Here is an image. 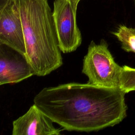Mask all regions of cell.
<instances>
[{
  "label": "cell",
  "mask_w": 135,
  "mask_h": 135,
  "mask_svg": "<svg viewBox=\"0 0 135 135\" xmlns=\"http://www.w3.org/2000/svg\"><path fill=\"white\" fill-rule=\"evenodd\" d=\"M15 1L22 22L26 59L35 75H47L63 64L53 12L47 0Z\"/></svg>",
  "instance_id": "cell-2"
},
{
  "label": "cell",
  "mask_w": 135,
  "mask_h": 135,
  "mask_svg": "<svg viewBox=\"0 0 135 135\" xmlns=\"http://www.w3.org/2000/svg\"><path fill=\"white\" fill-rule=\"evenodd\" d=\"M0 44L23 55L26 49L20 12L15 0H6L0 9Z\"/></svg>",
  "instance_id": "cell-5"
},
{
  "label": "cell",
  "mask_w": 135,
  "mask_h": 135,
  "mask_svg": "<svg viewBox=\"0 0 135 135\" xmlns=\"http://www.w3.org/2000/svg\"><path fill=\"white\" fill-rule=\"evenodd\" d=\"M122 66L114 61L107 42L102 39L96 44L92 41L83 60L82 73L88 78L87 83L105 87L119 88Z\"/></svg>",
  "instance_id": "cell-3"
},
{
  "label": "cell",
  "mask_w": 135,
  "mask_h": 135,
  "mask_svg": "<svg viewBox=\"0 0 135 135\" xmlns=\"http://www.w3.org/2000/svg\"><path fill=\"white\" fill-rule=\"evenodd\" d=\"M133 2H134V5H135V0H133Z\"/></svg>",
  "instance_id": "cell-11"
},
{
  "label": "cell",
  "mask_w": 135,
  "mask_h": 135,
  "mask_svg": "<svg viewBox=\"0 0 135 135\" xmlns=\"http://www.w3.org/2000/svg\"><path fill=\"white\" fill-rule=\"evenodd\" d=\"M0 85L16 83L34 75L24 55L0 44Z\"/></svg>",
  "instance_id": "cell-6"
},
{
  "label": "cell",
  "mask_w": 135,
  "mask_h": 135,
  "mask_svg": "<svg viewBox=\"0 0 135 135\" xmlns=\"http://www.w3.org/2000/svg\"><path fill=\"white\" fill-rule=\"evenodd\" d=\"M112 34L121 43V48L124 51L135 53V27L120 25Z\"/></svg>",
  "instance_id": "cell-8"
},
{
  "label": "cell",
  "mask_w": 135,
  "mask_h": 135,
  "mask_svg": "<svg viewBox=\"0 0 135 135\" xmlns=\"http://www.w3.org/2000/svg\"><path fill=\"white\" fill-rule=\"evenodd\" d=\"M119 88L126 93L135 91V68L127 65L122 66Z\"/></svg>",
  "instance_id": "cell-9"
},
{
  "label": "cell",
  "mask_w": 135,
  "mask_h": 135,
  "mask_svg": "<svg viewBox=\"0 0 135 135\" xmlns=\"http://www.w3.org/2000/svg\"><path fill=\"white\" fill-rule=\"evenodd\" d=\"M52 120L35 104L13 122L12 135H59L62 129L56 128Z\"/></svg>",
  "instance_id": "cell-7"
},
{
  "label": "cell",
  "mask_w": 135,
  "mask_h": 135,
  "mask_svg": "<svg viewBox=\"0 0 135 135\" xmlns=\"http://www.w3.org/2000/svg\"><path fill=\"white\" fill-rule=\"evenodd\" d=\"M79 2L75 0H55L53 15L59 44L64 53L74 52L81 44L82 38L76 23Z\"/></svg>",
  "instance_id": "cell-4"
},
{
  "label": "cell",
  "mask_w": 135,
  "mask_h": 135,
  "mask_svg": "<svg viewBox=\"0 0 135 135\" xmlns=\"http://www.w3.org/2000/svg\"><path fill=\"white\" fill-rule=\"evenodd\" d=\"M75 1H77L78 2H79L80 1V0H75Z\"/></svg>",
  "instance_id": "cell-10"
},
{
  "label": "cell",
  "mask_w": 135,
  "mask_h": 135,
  "mask_svg": "<svg viewBox=\"0 0 135 135\" xmlns=\"http://www.w3.org/2000/svg\"><path fill=\"white\" fill-rule=\"evenodd\" d=\"M126 94L120 88L72 82L44 88L33 101L64 130L89 132L113 127L126 117Z\"/></svg>",
  "instance_id": "cell-1"
}]
</instances>
